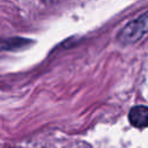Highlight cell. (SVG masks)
<instances>
[{
	"instance_id": "cell-1",
	"label": "cell",
	"mask_w": 148,
	"mask_h": 148,
	"mask_svg": "<svg viewBox=\"0 0 148 148\" xmlns=\"http://www.w3.org/2000/svg\"><path fill=\"white\" fill-rule=\"evenodd\" d=\"M148 32V12L127 23L118 34V42L121 44H133Z\"/></svg>"
},
{
	"instance_id": "cell-2",
	"label": "cell",
	"mask_w": 148,
	"mask_h": 148,
	"mask_svg": "<svg viewBox=\"0 0 148 148\" xmlns=\"http://www.w3.org/2000/svg\"><path fill=\"white\" fill-rule=\"evenodd\" d=\"M128 120L134 127H148V108L143 105H136L132 108L128 113Z\"/></svg>"
},
{
	"instance_id": "cell-3",
	"label": "cell",
	"mask_w": 148,
	"mask_h": 148,
	"mask_svg": "<svg viewBox=\"0 0 148 148\" xmlns=\"http://www.w3.org/2000/svg\"><path fill=\"white\" fill-rule=\"evenodd\" d=\"M44 2H54L56 0H43Z\"/></svg>"
}]
</instances>
